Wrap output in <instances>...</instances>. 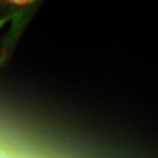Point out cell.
I'll list each match as a JSON object with an SVG mask.
<instances>
[{
	"mask_svg": "<svg viewBox=\"0 0 158 158\" xmlns=\"http://www.w3.org/2000/svg\"><path fill=\"white\" fill-rule=\"evenodd\" d=\"M10 19H11V15H8V16H6V17H3L2 19H0V28L3 27Z\"/></svg>",
	"mask_w": 158,
	"mask_h": 158,
	"instance_id": "1",
	"label": "cell"
}]
</instances>
